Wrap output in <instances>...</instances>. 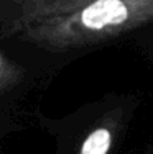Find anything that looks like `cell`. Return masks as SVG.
<instances>
[{
  "label": "cell",
  "instance_id": "3957f363",
  "mask_svg": "<svg viewBox=\"0 0 153 154\" xmlns=\"http://www.w3.org/2000/svg\"><path fill=\"white\" fill-rule=\"evenodd\" d=\"M115 120H104L84 138L79 149V154H109L112 141H114Z\"/></svg>",
  "mask_w": 153,
  "mask_h": 154
},
{
  "label": "cell",
  "instance_id": "277c9868",
  "mask_svg": "<svg viewBox=\"0 0 153 154\" xmlns=\"http://www.w3.org/2000/svg\"><path fill=\"white\" fill-rule=\"evenodd\" d=\"M23 67H20L15 61H10L8 56L2 53L0 56V90L2 94H7L15 85H18L23 80Z\"/></svg>",
  "mask_w": 153,
  "mask_h": 154
},
{
  "label": "cell",
  "instance_id": "6da1fadb",
  "mask_svg": "<svg viewBox=\"0 0 153 154\" xmlns=\"http://www.w3.org/2000/svg\"><path fill=\"white\" fill-rule=\"evenodd\" d=\"M153 23V0H94L69 13L38 21L17 39L49 53L82 51Z\"/></svg>",
  "mask_w": 153,
  "mask_h": 154
},
{
  "label": "cell",
  "instance_id": "7a4b0ae2",
  "mask_svg": "<svg viewBox=\"0 0 153 154\" xmlns=\"http://www.w3.org/2000/svg\"><path fill=\"white\" fill-rule=\"evenodd\" d=\"M94 0H0V38H17L23 30L48 18L69 15Z\"/></svg>",
  "mask_w": 153,
  "mask_h": 154
}]
</instances>
